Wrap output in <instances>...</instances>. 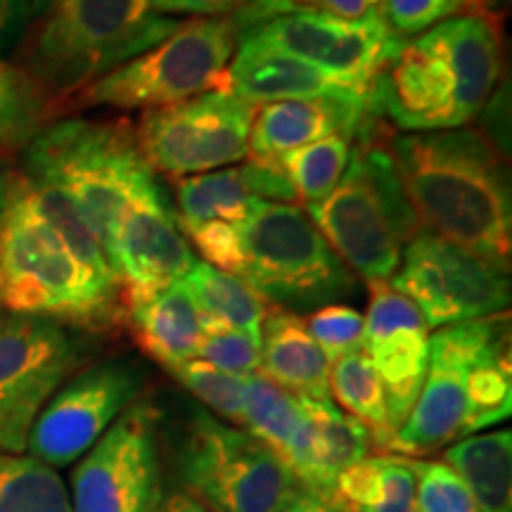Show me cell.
Here are the masks:
<instances>
[{"instance_id": "cell-49", "label": "cell", "mask_w": 512, "mask_h": 512, "mask_svg": "<svg viewBox=\"0 0 512 512\" xmlns=\"http://www.w3.org/2000/svg\"><path fill=\"white\" fill-rule=\"evenodd\" d=\"M0 318H3V309H0Z\"/></svg>"}, {"instance_id": "cell-36", "label": "cell", "mask_w": 512, "mask_h": 512, "mask_svg": "<svg viewBox=\"0 0 512 512\" xmlns=\"http://www.w3.org/2000/svg\"><path fill=\"white\" fill-rule=\"evenodd\" d=\"M415 512H479L470 489L444 460L413 458Z\"/></svg>"}, {"instance_id": "cell-10", "label": "cell", "mask_w": 512, "mask_h": 512, "mask_svg": "<svg viewBox=\"0 0 512 512\" xmlns=\"http://www.w3.org/2000/svg\"><path fill=\"white\" fill-rule=\"evenodd\" d=\"M389 285L413 302L430 330L508 313L510 266L420 228Z\"/></svg>"}, {"instance_id": "cell-38", "label": "cell", "mask_w": 512, "mask_h": 512, "mask_svg": "<svg viewBox=\"0 0 512 512\" xmlns=\"http://www.w3.org/2000/svg\"><path fill=\"white\" fill-rule=\"evenodd\" d=\"M306 328L316 339L330 366L344 354L358 351L363 344V316L344 304L320 306L306 320Z\"/></svg>"}, {"instance_id": "cell-2", "label": "cell", "mask_w": 512, "mask_h": 512, "mask_svg": "<svg viewBox=\"0 0 512 512\" xmlns=\"http://www.w3.org/2000/svg\"><path fill=\"white\" fill-rule=\"evenodd\" d=\"M0 309L105 330L124 313L119 285L91 271L29 202L12 171L0 211Z\"/></svg>"}, {"instance_id": "cell-12", "label": "cell", "mask_w": 512, "mask_h": 512, "mask_svg": "<svg viewBox=\"0 0 512 512\" xmlns=\"http://www.w3.org/2000/svg\"><path fill=\"white\" fill-rule=\"evenodd\" d=\"M159 411L136 401L72 470V512H157L164 503Z\"/></svg>"}, {"instance_id": "cell-39", "label": "cell", "mask_w": 512, "mask_h": 512, "mask_svg": "<svg viewBox=\"0 0 512 512\" xmlns=\"http://www.w3.org/2000/svg\"><path fill=\"white\" fill-rule=\"evenodd\" d=\"M240 223H204L192 230H185V235L195 242L204 256V264H211L221 271L238 275L242 268V247H240Z\"/></svg>"}, {"instance_id": "cell-7", "label": "cell", "mask_w": 512, "mask_h": 512, "mask_svg": "<svg viewBox=\"0 0 512 512\" xmlns=\"http://www.w3.org/2000/svg\"><path fill=\"white\" fill-rule=\"evenodd\" d=\"M240 43L233 17H195L157 46L102 76L76 95L83 107L159 110L211 91H226V72Z\"/></svg>"}, {"instance_id": "cell-13", "label": "cell", "mask_w": 512, "mask_h": 512, "mask_svg": "<svg viewBox=\"0 0 512 512\" xmlns=\"http://www.w3.org/2000/svg\"><path fill=\"white\" fill-rule=\"evenodd\" d=\"M143 384V370L126 358L79 370L38 413L27 441L29 456L53 470L76 463L138 401Z\"/></svg>"}, {"instance_id": "cell-41", "label": "cell", "mask_w": 512, "mask_h": 512, "mask_svg": "<svg viewBox=\"0 0 512 512\" xmlns=\"http://www.w3.org/2000/svg\"><path fill=\"white\" fill-rule=\"evenodd\" d=\"M382 0H283L275 15H318L342 22H358L377 15Z\"/></svg>"}, {"instance_id": "cell-3", "label": "cell", "mask_w": 512, "mask_h": 512, "mask_svg": "<svg viewBox=\"0 0 512 512\" xmlns=\"http://www.w3.org/2000/svg\"><path fill=\"white\" fill-rule=\"evenodd\" d=\"M19 174L31 183L62 190L105 254L128 207L164 197L157 171L140 152L136 131L124 121L64 119L48 124L22 150Z\"/></svg>"}, {"instance_id": "cell-44", "label": "cell", "mask_w": 512, "mask_h": 512, "mask_svg": "<svg viewBox=\"0 0 512 512\" xmlns=\"http://www.w3.org/2000/svg\"><path fill=\"white\" fill-rule=\"evenodd\" d=\"M280 3H283V0H245V5L233 15L235 24H238L240 31H245L256 22H264L268 17H275Z\"/></svg>"}, {"instance_id": "cell-35", "label": "cell", "mask_w": 512, "mask_h": 512, "mask_svg": "<svg viewBox=\"0 0 512 512\" xmlns=\"http://www.w3.org/2000/svg\"><path fill=\"white\" fill-rule=\"evenodd\" d=\"M489 0H382V17L399 38L425 34L446 19L486 15Z\"/></svg>"}, {"instance_id": "cell-22", "label": "cell", "mask_w": 512, "mask_h": 512, "mask_svg": "<svg viewBox=\"0 0 512 512\" xmlns=\"http://www.w3.org/2000/svg\"><path fill=\"white\" fill-rule=\"evenodd\" d=\"M261 373L306 401L330 399V363L294 311H268L261 330Z\"/></svg>"}, {"instance_id": "cell-20", "label": "cell", "mask_w": 512, "mask_h": 512, "mask_svg": "<svg viewBox=\"0 0 512 512\" xmlns=\"http://www.w3.org/2000/svg\"><path fill=\"white\" fill-rule=\"evenodd\" d=\"M380 119L370 98H311L256 105L249 155L278 157L328 136H344L351 143L375 133Z\"/></svg>"}, {"instance_id": "cell-26", "label": "cell", "mask_w": 512, "mask_h": 512, "mask_svg": "<svg viewBox=\"0 0 512 512\" xmlns=\"http://www.w3.org/2000/svg\"><path fill=\"white\" fill-rule=\"evenodd\" d=\"M183 285L204 318L261 339L271 306L238 275L195 261L185 273Z\"/></svg>"}, {"instance_id": "cell-8", "label": "cell", "mask_w": 512, "mask_h": 512, "mask_svg": "<svg viewBox=\"0 0 512 512\" xmlns=\"http://www.w3.org/2000/svg\"><path fill=\"white\" fill-rule=\"evenodd\" d=\"M178 472L188 496L209 512H278L304 491L271 448L207 411H192Z\"/></svg>"}, {"instance_id": "cell-24", "label": "cell", "mask_w": 512, "mask_h": 512, "mask_svg": "<svg viewBox=\"0 0 512 512\" xmlns=\"http://www.w3.org/2000/svg\"><path fill=\"white\" fill-rule=\"evenodd\" d=\"M337 512H415L413 458L382 453L347 467L335 482Z\"/></svg>"}, {"instance_id": "cell-30", "label": "cell", "mask_w": 512, "mask_h": 512, "mask_svg": "<svg viewBox=\"0 0 512 512\" xmlns=\"http://www.w3.org/2000/svg\"><path fill=\"white\" fill-rule=\"evenodd\" d=\"M330 394L342 403L344 413L368 427L373 446L377 451H387L389 441L394 437L392 422H389L387 399L384 387L377 377L375 368L370 366L363 349L351 351L337 358L330 366Z\"/></svg>"}, {"instance_id": "cell-31", "label": "cell", "mask_w": 512, "mask_h": 512, "mask_svg": "<svg viewBox=\"0 0 512 512\" xmlns=\"http://www.w3.org/2000/svg\"><path fill=\"white\" fill-rule=\"evenodd\" d=\"M55 100L22 67L0 60V157L22 152L50 124Z\"/></svg>"}, {"instance_id": "cell-40", "label": "cell", "mask_w": 512, "mask_h": 512, "mask_svg": "<svg viewBox=\"0 0 512 512\" xmlns=\"http://www.w3.org/2000/svg\"><path fill=\"white\" fill-rule=\"evenodd\" d=\"M240 171L256 200L280 204L297 202V192L292 188V181L287 178L285 169L275 157L249 155L245 164H240Z\"/></svg>"}, {"instance_id": "cell-34", "label": "cell", "mask_w": 512, "mask_h": 512, "mask_svg": "<svg viewBox=\"0 0 512 512\" xmlns=\"http://www.w3.org/2000/svg\"><path fill=\"white\" fill-rule=\"evenodd\" d=\"M169 373L195 399H200L211 413H216L233 427L242 425V415H245V375L226 373V370L209 366L200 358H190L181 366L169 368Z\"/></svg>"}, {"instance_id": "cell-47", "label": "cell", "mask_w": 512, "mask_h": 512, "mask_svg": "<svg viewBox=\"0 0 512 512\" xmlns=\"http://www.w3.org/2000/svg\"><path fill=\"white\" fill-rule=\"evenodd\" d=\"M10 174L12 169H3V166H0V211H3V204H5V192H8Z\"/></svg>"}, {"instance_id": "cell-14", "label": "cell", "mask_w": 512, "mask_h": 512, "mask_svg": "<svg viewBox=\"0 0 512 512\" xmlns=\"http://www.w3.org/2000/svg\"><path fill=\"white\" fill-rule=\"evenodd\" d=\"M505 323L508 313L434 332L430 337V366L418 401L384 453L425 458L465 437L467 375L475 358Z\"/></svg>"}, {"instance_id": "cell-42", "label": "cell", "mask_w": 512, "mask_h": 512, "mask_svg": "<svg viewBox=\"0 0 512 512\" xmlns=\"http://www.w3.org/2000/svg\"><path fill=\"white\" fill-rule=\"evenodd\" d=\"M157 15H195V17H233L245 0H150Z\"/></svg>"}, {"instance_id": "cell-23", "label": "cell", "mask_w": 512, "mask_h": 512, "mask_svg": "<svg viewBox=\"0 0 512 512\" xmlns=\"http://www.w3.org/2000/svg\"><path fill=\"white\" fill-rule=\"evenodd\" d=\"M138 347L166 370L195 358L204 335V316L183 280L126 309Z\"/></svg>"}, {"instance_id": "cell-32", "label": "cell", "mask_w": 512, "mask_h": 512, "mask_svg": "<svg viewBox=\"0 0 512 512\" xmlns=\"http://www.w3.org/2000/svg\"><path fill=\"white\" fill-rule=\"evenodd\" d=\"M351 147L354 143L349 138L328 136L275 157L292 181L297 200L304 202L306 211L318 207L342 181L351 159Z\"/></svg>"}, {"instance_id": "cell-37", "label": "cell", "mask_w": 512, "mask_h": 512, "mask_svg": "<svg viewBox=\"0 0 512 512\" xmlns=\"http://www.w3.org/2000/svg\"><path fill=\"white\" fill-rule=\"evenodd\" d=\"M195 358L233 375H252L261 368V339L204 318V335Z\"/></svg>"}, {"instance_id": "cell-17", "label": "cell", "mask_w": 512, "mask_h": 512, "mask_svg": "<svg viewBox=\"0 0 512 512\" xmlns=\"http://www.w3.org/2000/svg\"><path fill=\"white\" fill-rule=\"evenodd\" d=\"M121 304L133 306L185 278L195 254L166 197L128 207L107 249Z\"/></svg>"}, {"instance_id": "cell-5", "label": "cell", "mask_w": 512, "mask_h": 512, "mask_svg": "<svg viewBox=\"0 0 512 512\" xmlns=\"http://www.w3.org/2000/svg\"><path fill=\"white\" fill-rule=\"evenodd\" d=\"M306 214L349 271L368 283H389L403 247L420 230L392 150L375 133L354 140L342 181Z\"/></svg>"}, {"instance_id": "cell-11", "label": "cell", "mask_w": 512, "mask_h": 512, "mask_svg": "<svg viewBox=\"0 0 512 512\" xmlns=\"http://www.w3.org/2000/svg\"><path fill=\"white\" fill-rule=\"evenodd\" d=\"M254 114L256 105L228 91L150 110L136 131L140 152L152 169L174 181L226 169L249 157Z\"/></svg>"}, {"instance_id": "cell-48", "label": "cell", "mask_w": 512, "mask_h": 512, "mask_svg": "<svg viewBox=\"0 0 512 512\" xmlns=\"http://www.w3.org/2000/svg\"><path fill=\"white\" fill-rule=\"evenodd\" d=\"M31 3H34V15H41V12L46 10L53 0H31Z\"/></svg>"}, {"instance_id": "cell-27", "label": "cell", "mask_w": 512, "mask_h": 512, "mask_svg": "<svg viewBox=\"0 0 512 512\" xmlns=\"http://www.w3.org/2000/svg\"><path fill=\"white\" fill-rule=\"evenodd\" d=\"M178 223L181 230H192L204 223H242L252 211L256 197L245 183L240 166L209 171L176 181Z\"/></svg>"}, {"instance_id": "cell-29", "label": "cell", "mask_w": 512, "mask_h": 512, "mask_svg": "<svg viewBox=\"0 0 512 512\" xmlns=\"http://www.w3.org/2000/svg\"><path fill=\"white\" fill-rule=\"evenodd\" d=\"M302 401L313 422V432H316L318 470L325 501L332 505L337 477L347 467L368 458L370 448H373V437H370L368 427L363 422L351 418L349 413H344L332 401Z\"/></svg>"}, {"instance_id": "cell-28", "label": "cell", "mask_w": 512, "mask_h": 512, "mask_svg": "<svg viewBox=\"0 0 512 512\" xmlns=\"http://www.w3.org/2000/svg\"><path fill=\"white\" fill-rule=\"evenodd\" d=\"M512 413V366L508 323L482 349L467 375L465 437L501 425ZM463 437V439H465Z\"/></svg>"}, {"instance_id": "cell-45", "label": "cell", "mask_w": 512, "mask_h": 512, "mask_svg": "<svg viewBox=\"0 0 512 512\" xmlns=\"http://www.w3.org/2000/svg\"><path fill=\"white\" fill-rule=\"evenodd\" d=\"M278 512H337L335 508L328 501H323V498L309 494V491H302L294 501H290L285 505L283 510Z\"/></svg>"}, {"instance_id": "cell-15", "label": "cell", "mask_w": 512, "mask_h": 512, "mask_svg": "<svg viewBox=\"0 0 512 512\" xmlns=\"http://www.w3.org/2000/svg\"><path fill=\"white\" fill-rule=\"evenodd\" d=\"M240 34L370 88L382 64L403 41L387 27L382 12L358 22L292 12L256 22Z\"/></svg>"}, {"instance_id": "cell-46", "label": "cell", "mask_w": 512, "mask_h": 512, "mask_svg": "<svg viewBox=\"0 0 512 512\" xmlns=\"http://www.w3.org/2000/svg\"><path fill=\"white\" fill-rule=\"evenodd\" d=\"M157 512H209V510L202 508L195 498L183 494L181 491V494H174L171 498H166V501L159 505Z\"/></svg>"}, {"instance_id": "cell-16", "label": "cell", "mask_w": 512, "mask_h": 512, "mask_svg": "<svg viewBox=\"0 0 512 512\" xmlns=\"http://www.w3.org/2000/svg\"><path fill=\"white\" fill-rule=\"evenodd\" d=\"M370 306L363 316V354L384 387L394 434L413 411L430 366V328L413 302L389 283H368ZM394 439V437H392Z\"/></svg>"}, {"instance_id": "cell-6", "label": "cell", "mask_w": 512, "mask_h": 512, "mask_svg": "<svg viewBox=\"0 0 512 512\" xmlns=\"http://www.w3.org/2000/svg\"><path fill=\"white\" fill-rule=\"evenodd\" d=\"M238 228V278L266 302L309 311L354 292V273L299 204L256 202Z\"/></svg>"}, {"instance_id": "cell-25", "label": "cell", "mask_w": 512, "mask_h": 512, "mask_svg": "<svg viewBox=\"0 0 512 512\" xmlns=\"http://www.w3.org/2000/svg\"><path fill=\"white\" fill-rule=\"evenodd\" d=\"M444 463L467 484L479 512H512L510 430L458 439L444 448Z\"/></svg>"}, {"instance_id": "cell-21", "label": "cell", "mask_w": 512, "mask_h": 512, "mask_svg": "<svg viewBox=\"0 0 512 512\" xmlns=\"http://www.w3.org/2000/svg\"><path fill=\"white\" fill-rule=\"evenodd\" d=\"M451 67L458 83V124L477 119L494 95L503 72L501 24L491 15L446 19L420 34Z\"/></svg>"}, {"instance_id": "cell-1", "label": "cell", "mask_w": 512, "mask_h": 512, "mask_svg": "<svg viewBox=\"0 0 512 512\" xmlns=\"http://www.w3.org/2000/svg\"><path fill=\"white\" fill-rule=\"evenodd\" d=\"M420 228L510 266L512 197L501 147L482 128L406 133L389 145Z\"/></svg>"}, {"instance_id": "cell-19", "label": "cell", "mask_w": 512, "mask_h": 512, "mask_svg": "<svg viewBox=\"0 0 512 512\" xmlns=\"http://www.w3.org/2000/svg\"><path fill=\"white\" fill-rule=\"evenodd\" d=\"M226 91L252 105H266L280 100L370 98L373 88L240 34L238 50L226 72Z\"/></svg>"}, {"instance_id": "cell-9", "label": "cell", "mask_w": 512, "mask_h": 512, "mask_svg": "<svg viewBox=\"0 0 512 512\" xmlns=\"http://www.w3.org/2000/svg\"><path fill=\"white\" fill-rule=\"evenodd\" d=\"M79 328L38 316L0 318V451L22 456L38 413L88 361Z\"/></svg>"}, {"instance_id": "cell-18", "label": "cell", "mask_w": 512, "mask_h": 512, "mask_svg": "<svg viewBox=\"0 0 512 512\" xmlns=\"http://www.w3.org/2000/svg\"><path fill=\"white\" fill-rule=\"evenodd\" d=\"M370 107L377 119L384 117L408 133L460 128L456 76L420 36L403 38L382 64Z\"/></svg>"}, {"instance_id": "cell-33", "label": "cell", "mask_w": 512, "mask_h": 512, "mask_svg": "<svg viewBox=\"0 0 512 512\" xmlns=\"http://www.w3.org/2000/svg\"><path fill=\"white\" fill-rule=\"evenodd\" d=\"M0 512H72L67 486L31 456H0Z\"/></svg>"}, {"instance_id": "cell-4", "label": "cell", "mask_w": 512, "mask_h": 512, "mask_svg": "<svg viewBox=\"0 0 512 512\" xmlns=\"http://www.w3.org/2000/svg\"><path fill=\"white\" fill-rule=\"evenodd\" d=\"M181 24L183 19L157 15L150 0H53L24 34L19 60L57 105L157 46Z\"/></svg>"}, {"instance_id": "cell-43", "label": "cell", "mask_w": 512, "mask_h": 512, "mask_svg": "<svg viewBox=\"0 0 512 512\" xmlns=\"http://www.w3.org/2000/svg\"><path fill=\"white\" fill-rule=\"evenodd\" d=\"M31 17H34L31 0H0V53L15 46L27 34Z\"/></svg>"}]
</instances>
